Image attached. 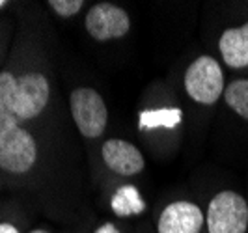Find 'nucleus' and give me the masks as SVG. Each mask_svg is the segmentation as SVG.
<instances>
[{
    "label": "nucleus",
    "instance_id": "obj_1",
    "mask_svg": "<svg viewBox=\"0 0 248 233\" xmlns=\"http://www.w3.org/2000/svg\"><path fill=\"white\" fill-rule=\"evenodd\" d=\"M50 86L45 75L25 73L15 77L0 71V109L10 112L19 123L34 120L47 109Z\"/></svg>",
    "mask_w": 248,
    "mask_h": 233
},
{
    "label": "nucleus",
    "instance_id": "obj_2",
    "mask_svg": "<svg viewBox=\"0 0 248 233\" xmlns=\"http://www.w3.org/2000/svg\"><path fill=\"white\" fill-rule=\"evenodd\" d=\"M186 95L198 105H215L224 93V71L222 65L209 54L198 56L185 71Z\"/></svg>",
    "mask_w": 248,
    "mask_h": 233
},
{
    "label": "nucleus",
    "instance_id": "obj_3",
    "mask_svg": "<svg viewBox=\"0 0 248 233\" xmlns=\"http://www.w3.org/2000/svg\"><path fill=\"white\" fill-rule=\"evenodd\" d=\"M209 233H247L248 200L235 190H220L211 198L205 211Z\"/></svg>",
    "mask_w": 248,
    "mask_h": 233
},
{
    "label": "nucleus",
    "instance_id": "obj_4",
    "mask_svg": "<svg viewBox=\"0 0 248 233\" xmlns=\"http://www.w3.org/2000/svg\"><path fill=\"white\" fill-rule=\"evenodd\" d=\"M69 110L78 133L86 138H99L108 123V110L99 92L77 88L69 95Z\"/></svg>",
    "mask_w": 248,
    "mask_h": 233
},
{
    "label": "nucleus",
    "instance_id": "obj_5",
    "mask_svg": "<svg viewBox=\"0 0 248 233\" xmlns=\"http://www.w3.org/2000/svg\"><path fill=\"white\" fill-rule=\"evenodd\" d=\"M84 28L95 41H112L124 37L129 32L131 19L124 8L110 2H99L86 13Z\"/></svg>",
    "mask_w": 248,
    "mask_h": 233
},
{
    "label": "nucleus",
    "instance_id": "obj_6",
    "mask_svg": "<svg viewBox=\"0 0 248 233\" xmlns=\"http://www.w3.org/2000/svg\"><path fill=\"white\" fill-rule=\"evenodd\" d=\"M205 224V213L192 202L177 200L161 211L157 233H200Z\"/></svg>",
    "mask_w": 248,
    "mask_h": 233
},
{
    "label": "nucleus",
    "instance_id": "obj_7",
    "mask_svg": "<svg viewBox=\"0 0 248 233\" xmlns=\"http://www.w3.org/2000/svg\"><path fill=\"white\" fill-rule=\"evenodd\" d=\"M37 160V146L34 136L26 129H19L0 149V168L10 173H26Z\"/></svg>",
    "mask_w": 248,
    "mask_h": 233
},
{
    "label": "nucleus",
    "instance_id": "obj_8",
    "mask_svg": "<svg viewBox=\"0 0 248 233\" xmlns=\"http://www.w3.org/2000/svg\"><path fill=\"white\" fill-rule=\"evenodd\" d=\"M103 160L114 173L124 175V177H133L144 170L146 162L144 155L135 144L122 140V138H110L103 144Z\"/></svg>",
    "mask_w": 248,
    "mask_h": 233
},
{
    "label": "nucleus",
    "instance_id": "obj_9",
    "mask_svg": "<svg viewBox=\"0 0 248 233\" xmlns=\"http://www.w3.org/2000/svg\"><path fill=\"white\" fill-rule=\"evenodd\" d=\"M218 52L228 67H248V23L224 30L218 39Z\"/></svg>",
    "mask_w": 248,
    "mask_h": 233
},
{
    "label": "nucleus",
    "instance_id": "obj_10",
    "mask_svg": "<svg viewBox=\"0 0 248 233\" xmlns=\"http://www.w3.org/2000/svg\"><path fill=\"white\" fill-rule=\"evenodd\" d=\"M110 207L118 217L125 218V217H137L140 213H144L146 202L142 200L137 186L124 185L114 192V196L110 200Z\"/></svg>",
    "mask_w": 248,
    "mask_h": 233
},
{
    "label": "nucleus",
    "instance_id": "obj_11",
    "mask_svg": "<svg viewBox=\"0 0 248 233\" xmlns=\"http://www.w3.org/2000/svg\"><path fill=\"white\" fill-rule=\"evenodd\" d=\"M224 101L237 116L248 122V78H237L230 82L224 90Z\"/></svg>",
    "mask_w": 248,
    "mask_h": 233
},
{
    "label": "nucleus",
    "instance_id": "obj_12",
    "mask_svg": "<svg viewBox=\"0 0 248 233\" xmlns=\"http://www.w3.org/2000/svg\"><path fill=\"white\" fill-rule=\"evenodd\" d=\"M181 110L179 109H157L146 110L140 114V129H159V127H175L181 123Z\"/></svg>",
    "mask_w": 248,
    "mask_h": 233
},
{
    "label": "nucleus",
    "instance_id": "obj_13",
    "mask_svg": "<svg viewBox=\"0 0 248 233\" xmlns=\"http://www.w3.org/2000/svg\"><path fill=\"white\" fill-rule=\"evenodd\" d=\"M47 4L52 8V12L58 13L60 17H73L84 6L82 0H49Z\"/></svg>",
    "mask_w": 248,
    "mask_h": 233
},
{
    "label": "nucleus",
    "instance_id": "obj_14",
    "mask_svg": "<svg viewBox=\"0 0 248 233\" xmlns=\"http://www.w3.org/2000/svg\"><path fill=\"white\" fill-rule=\"evenodd\" d=\"M95 233H122L118 230V226L116 224H112V222H105V224H101L99 228L95 230Z\"/></svg>",
    "mask_w": 248,
    "mask_h": 233
},
{
    "label": "nucleus",
    "instance_id": "obj_15",
    "mask_svg": "<svg viewBox=\"0 0 248 233\" xmlns=\"http://www.w3.org/2000/svg\"><path fill=\"white\" fill-rule=\"evenodd\" d=\"M0 233H19V230L10 222H0Z\"/></svg>",
    "mask_w": 248,
    "mask_h": 233
},
{
    "label": "nucleus",
    "instance_id": "obj_16",
    "mask_svg": "<svg viewBox=\"0 0 248 233\" xmlns=\"http://www.w3.org/2000/svg\"><path fill=\"white\" fill-rule=\"evenodd\" d=\"M30 233H50V232H47V230H34V232H30Z\"/></svg>",
    "mask_w": 248,
    "mask_h": 233
},
{
    "label": "nucleus",
    "instance_id": "obj_17",
    "mask_svg": "<svg viewBox=\"0 0 248 233\" xmlns=\"http://www.w3.org/2000/svg\"><path fill=\"white\" fill-rule=\"evenodd\" d=\"M4 6H6V2H4V0H0V8H4Z\"/></svg>",
    "mask_w": 248,
    "mask_h": 233
}]
</instances>
